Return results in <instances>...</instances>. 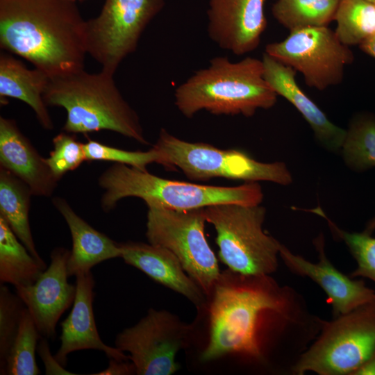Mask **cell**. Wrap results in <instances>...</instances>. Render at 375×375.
<instances>
[{
  "label": "cell",
  "mask_w": 375,
  "mask_h": 375,
  "mask_svg": "<svg viewBox=\"0 0 375 375\" xmlns=\"http://www.w3.org/2000/svg\"><path fill=\"white\" fill-rule=\"evenodd\" d=\"M146 236L149 243L169 250L205 295L218 280L217 259L207 242L203 208L174 210L147 206Z\"/></svg>",
  "instance_id": "cell-9"
},
{
  "label": "cell",
  "mask_w": 375,
  "mask_h": 375,
  "mask_svg": "<svg viewBox=\"0 0 375 375\" xmlns=\"http://www.w3.org/2000/svg\"><path fill=\"white\" fill-rule=\"evenodd\" d=\"M375 229V218L370 221L365 229L367 232L372 233Z\"/></svg>",
  "instance_id": "cell-36"
},
{
  "label": "cell",
  "mask_w": 375,
  "mask_h": 375,
  "mask_svg": "<svg viewBox=\"0 0 375 375\" xmlns=\"http://www.w3.org/2000/svg\"><path fill=\"white\" fill-rule=\"evenodd\" d=\"M203 210L216 231L219 257L228 269L247 275H270L277 269L280 242L262 229L264 207L222 203Z\"/></svg>",
  "instance_id": "cell-7"
},
{
  "label": "cell",
  "mask_w": 375,
  "mask_h": 375,
  "mask_svg": "<svg viewBox=\"0 0 375 375\" xmlns=\"http://www.w3.org/2000/svg\"><path fill=\"white\" fill-rule=\"evenodd\" d=\"M103 190L101 206L104 212L113 210L117 202L128 197L144 200L147 206L174 210L236 203L260 205L263 194L257 182H246L235 187H223L172 181L125 164L115 163L99 177Z\"/></svg>",
  "instance_id": "cell-5"
},
{
  "label": "cell",
  "mask_w": 375,
  "mask_h": 375,
  "mask_svg": "<svg viewBox=\"0 0 375 375\" xmlns=\"http://www.w3.org/2000/svg\"><path fill=\"white\" fill-rule=\"evenodd\" d=\"M359 47L365 53L375 58V35L363 41Z\"/></svg>",
  "instance_id": "cell-35"
},
{
  "label": "cell",
  "mask_w": 375,
  "mask_h": 375,
  "mask_svg": "<svg viewBox=\"0 0 375 375\" xmlns=\"http://www.w3.org/2000/svg\"><path fill=\"white\" fill-rule=\"evenodd\" d=\"M354 375H375V349L367 361L355 372Z\"/></svg>",
  "instance_id": "cell-34"
},
{
  "label": "cell",
  "mask_w": 375,
  "mask_h": 375,
  "mask_svg": "<svg viewBox=\"0 0 375 375\" xmlns=\"http://www.w3.org/2000/svg\"><path fill=\"white\" fill-rule=\"evenodd\" d=\"M49 81V76L40 69H30L11 55L1 53V100L10 97L24 101L33 110L41 126L52 130L54 125L43 99Z\"/></svg>",
  "instance_id": "cell-21"
},
{
  "label": "cell",
  "mask_w": 375,
  "mask_h": 375,
  "mask_svg": "<svg viewBox=\"0 0 375 375\" xmlns=\"http://www.w3.org/2000/svg\"><path fill=\"white\" fill-rule=\"evenodd\" d=\"M44 260L33 256L0 216V282L15 288L33 284L46 269Z\"/></svg>",
  "instance_id": "cell-23"
},
{
  "label": "cell",
  "mask_w": 375,
  "mask_h": 375,
  "mask_svg": "<svg viewBox=\"0 0 375 375\" xmlns=\"http://www.w3.org/2000/svg\"><path fill=\"white\" fill-rule=\"evenodd\" d=\"M119 247L121 258L125 263L184 296L198 310L203 307L206 296L169 250L150 243L133 241L119 243Z\"/></svg>",
  "instance_id": "cell-18"
},
{
  "label": "cell",
  "mask_w": 375,
  "mask_h": 375,
  "mask_svg": "<svg viewBox=\"0 0 375 375\" xmlns=\"http://www.w3.org/2000/svg\"><path fill=\"white\" fill-rule=\"evenodd\" d=\"M108 367L103 371L96 373L98 375H126L135 374V369L132 362L129 360H119L109 358Z\"/></svg>",
  "instance_id": "cell-33"
},
{
  "label": "cell",
  "mask_w": 375,
  "mask_h": 375,
  "mask_svg": "<svg viewBox=\"0 0 375 375\" xmlns=\"http://www.w3.org/2000/svg\"><path fill=\"white\" fill-rule=\"evenodd\" d=\"M323 217L335 237L343 241L356 260L357 267L349 275L351 278H367L375 283V238L365 231L349 233L339 228L319 206L309 210Z\"/></svg>",
  "instance_id": "cell-28"
},
{
  "label": "cell",
  "mask_w": 375,
  "mask_h": 375,
  "mask_svg": "<svg viewBox=\"0 0 375 375\" xmlns=\"http://www.w3.org/2000/svg\"><path fill=\"white\" fill-rule=\"evenodd\" d=\"M26 308L19 328L6 358L4 375H37L40 373L35 359L38 342L42 338Z\"/></svg>",
  "instance_id": "cell-27"
},
{
  "label": "cell",
  "mask_w": 375,
  "mask_h": 375,
  "mask_svg": "<svg viewBox=\"0 0 375 375\" xmlns=\"http://www.w3.org/2000/svg\"><path fill=\"white\" fill-rule=\"evenodd\" d=\"M72 1H74V0H72Z\"/></svg>",
  "instance_id": "cell-38"
},
{
  "label": "cell",
  "mask_w": 375,
  "mask_h": 375,
  "mask_svg": "<svg viewBox=\"0 0 375 375\" xmlns=\"http://www.w3.org/2000/svg\"><path fill=\"white\" fill-rule=\"evenodd\" d=\"M52 203L65 219L72 235V248L67 262L69 276L91 272L105 260L121 258L119 243L90 226L65 199L56 197Z\"/></svg>",
  "instance_id": "cell-20"
},
{
  "label": "cell",
  "mask_w": 375,
  "mask_h": 375,
  "mask_svg": "<svg viewBox=\"0 0 375 375\" xmlns=\"http://www.w3.org/2000/svg\"><path fill=\"white\" fill-rule=\"evenodd\" d=\"M104 70L77 72L49 77L43 94L47 106L65 109L63 131L69 133L111 131L149 144L139 117L124 99L113 78Z\"/></svg>",
  "instance_id": "cell-4"
},
{
  "label": "cell",
  "mask_w": 375,
  "mask_h": 375,
  "mask_svg": "<svg viewBox=\"0 0 375 375\" xmlns=\"http://www.w3.org/2000/svg\"><path fill=\"white\" fill-rule=\"evenodd\" d=\"M94 283L91 272L76 276L75 299L71 312L60 324V346L54 356L63 367L69 353L85 349L102 351L108 358L130 360L124 352L105 344L99 335L93 311Z\"/></svg>",
  "instance_id": "cell-16"
},
{
  "label": "cell",
  "mask_w": 375,
  "mask_h": 375,
  "mask_svg": "<svg viewBox=\"0 0 375 375\" xmlns=\"http://www.w3.org/2000/svg\"><path fill=\"white\" fill-rule=\"evenodd\" d=\"M32 195L26 184L0 166V216L30 253L38 260H43L37 251L29 223Z\"/></svg>",
  "instance_id": "cell-22"
},
{
  "label": "cell",
  "mask_w": 375,
  "mask_h": 375,
  "mask_svg": "<svg viewBox=\"0 0 375 375\" xmlns=\"http://www.w3.org/2000/svg\"><path fill=\"white\" fill-rule=\"evenodd\" d=\"M0 166L26 184L33 195L51 197L58 185L46 158L21 132L15 120L0 117Z\"/></svg>",
  "instance_id": "cell-17"
},
{
  "label": "cell",
  "mask_w": 375,
  "mask_h": 375,
  "mask_svg": "<svg viewBox=\"0 0 375 375\" xmlns=\"http://www.w3.org/2000/svg\"><path fill=\"white\" fill-rule=\"evenodd\" d=\"M266 0H209L208 37L219 48L241 56L255 50L267 25Z\"/></svg>",
  "instance_id": "cell-14"
},
{
  "label": "cell",
  "mask_w": 375,
  "mask_h": 375,
  "mask_svg": "<svg viewBox=\"0 0 375 375\" xmlns=\"http://www.w3.org/2000/svg\"><path fill=\"white\" fill-rule=\"evenodd\" d=\"M334 20L335 33L347 46L360 44L375 35V3L368 0H340Z\"/></svg>",
  "instance_id": "cell-25"
},
{
  "label": "cell",
  "mask_w": 375,
  "mask_h": 375,
  "mask_svg": "<svg viewBox=\"0 0 375 375\" xmlns=\"http://www.w3.org/2000/svg\"><path fill=\"white\" fill-rule=\"evenodd\" d=\"M262 61L264 78L276 94L284 97L297 108L323 146L333 151L340 149L346 130L332 123L301 90L295 78L297 72L266 53Z\"/></svg>",
  "instance_id": "cell-19"
},
{
  "label": "cell",
  "mask_w": 375,
  "mask_h": 375,
  "mask_svg": "<svg viewBox=\"0 0 375 375\" xmlns=\"http://www.w3.org/2000/svg\"><path fill=\"white\" fill-rule=\"evenodd\" d=\"M265 53L301 72L307 85L319 90L340 84L345 67L354 60L328 26L291 31L283 40L267 44Z\"/></svg>",
  "instance_id": "cell-12"
},
{
  "label": "cell",
  "mask_w": 375,
  "mask_h": 375,
  "mask_svg": "<svg viewBox=\"0 0 375 375\" xmlns=\"http://www.w3.org/2000/svg\"><path fill=\"white\" fill-rule=\"evenodd\" d=\"M375 349V298L344 315L322 319L316 338L291 369L292 374L354 375Z\"/></svg>",
  "instance_id": "cell-6"
},
{
  "label": "cell",
  "mask_w": 375,
  "mask_h": 375,
  "mask_svg": "<svg viewBox=\"0 0 375 375\" xmlns=\"http://www.w3.org/2000/svg\"><path fill=\"white\" fill-rule=\"evenodd\" d=\"M277 96L264 78L262 60L247 57L231 62L226 56H217L176 88L174 103L188 118L203 110L251 117L258 109L274 106Z\"/></svg>",
  "instance_id": "cell-3"
},
{
  "label": "cell",
  "mask_w": 375,
  "mask_h": 375,
  "mask_svg": "<svg viewBox=\"0 0 375 375\" xmlns=\"http://www.w3.org/2000/svg\"><path fill=\"white\" fill-rule=\"evenodd\" d=\"M368 1L375 3V0H368Z\"/></svg>",
  "instance_id": "cell-37"
},
{
  "label": "cell",
  "mask_w": 375,
  "mask_h": 375,
  "mask_svg": "<svg viewBox=\"0 0 375 375\" xmlns=\"http://www.w3.org/2000/svg\"><path fill=\"white\" fill-rule=\"evenodd\" d=\"M53 149L46 162L56 178L78 168L85 161L83 143L75 134L61 132L52 140Z\"/></svg>",
  "instance_id": "cell-30"
},
{
  "label": "cell",
  "mask_w": 375,
  "mask_h": 375,
  "mask_svg": "<svg viewBox=\"0 0 375 375\" xmlns=\"http://www.w3.org/2000/svg\"><path fill=\"white\" fill-rule=\"evenodd\" d=\"M26 308L23 301L5 285L0 286V374L4 375L10 349L17 334Z\"/></svg>",
  "instance_id": "cell-29"
},
{
  "label": "cell",
  "mask_w": 375,
  "mask_h": 375,
  "mask_svg": "<svg viewBox=\"0 0 375 375\" xmlns=\"http://www.w3.org/2000/svg\"><path fill=\"white\" fill-rule=\"evenodd\" d=\"M340 0H277L272 6L274 18L290 31L328 26L334 20Z\"/></svg>",
  "instance_id": "cell-24"
},
{
  "label": "cell",
  "mask_w": 375,
  "mask_h": 375,
  "mask_svg": "<svg viewBox=\"0 0 375 375\" xmlns=\"http://www.w3.org/2000/svg\"><path fill=\"white\" fill-rule=\"evenodd\" d=\"M70 251L56 247L51 253L49 267L31 285L15 288L31 313L40 335L54 339L57 323L74 303L76 284L68 282L67 262Z\"/></svg>",
  "instance_id": "cell-13"
},
{
  "label": "cell",
  "mask_w": 375,
  "mask_h": 375,
  "mask_svg": "<svg viewBox=\"0 0 375 375\" xmlns=\"http://www.w3.org/2000/svg\"><path fill=\"white\" fill-rule=\"evenodd\" d=\"M164 5L165 0H106L99 15L86 21L87 53L114 74Z\"/></svg>",
  "instance_id": "cell-10"
},
{
  "label": "cell",
  "mask_w": 375,
  "mask_h": 375,
  "mask_svg": "<svg viewBox=\"0 0 375 375\" xmlns=\"http://www.w3.org/2000/svg\"><path fill=\"white\" fill-rule=\"evenodd\" d=\"M203 362L226 356L291 371L318 335L322 319L312 314L294 288L270 275L221 272L203 307Z\"/></svg>",
  "instance_id": "cell-1"
},
{
  "label": "cell",
  "mask_w": 375,
  "mask_h": 375,
  "mask_svg": "<svg viewBox=\"0 0 375 375\" xmlns=\"http://www.w3.org/2000/svg\"><path fill=\"white\" fill-rule=\"evenodd\" d=\"M153 148L158 153V164L169 169L177 167L194 181L225 178L245 182L266 181L285 185L292 181L290 172L282 162H261L242 151L184 141L165 128L160 131Z\"/></svg>",
  "instance_id": "cell-8"
},
{
  "label": "cell",
  "mask_w": 375,
  "mask_h": 375,
  "mask_svg": "<svg viewBox=\"0 0 375 375\" xmlns=\"http://www.w3.org/2000/svg\"><path fill=\"white\" fill-rule=\"evenodd\" d=\"M344 162L352 169L365 171L375 167V117L356 115L350 122L342 146Z\"/></svg>",
  "instance_id": "cell-26"
},
{
  "label": "cell",
  "mask_w": 375,
  "mask_h": 375,
  "mask_svg": "<svg viewBox=\"0 0 375 375\" xmlns=\"http://www.w3.org/2000/svg\"><path fill=\"white\" fill-rule=\"evenodd\" d=\"M47 340L42 337L37 349L44 362L46 374H74L66 370L65 367L56 360L55 356H51Z\"/></svg>",
  "instance_id": "cell-32"
},
{
  "label": "cell",
  "mask_w": 375,
  "mask_h": 375,
  "mask_svg": "<svg viewBox=\"0 0 375 375\" xmlns=\"http://www.w3.org/2000/svg\"><path fill=\"white\" fill-rule=\"evenodd\" d=\"M194 338V325L167 310L150 308L136 324L117 335L115 345L129 353L136 374L171 375L180 368L178 352Z\"/></svg>",
  "instance_id": "cell-11"
},
{
  "label": "cell",
  "mask_w": 375,
  "mask_h": 375,
  "mask_svg": "<svg viewBox=\"0 0 375 375\" xmlns=\"http://www.w3.org/2000/svg\"><path fill=\"white\" fill-rule=\"evenodd\" d=\"M72 0H0V47L50 78L84 69L86 21Z\"/></svg>",
  "instance_id": "cell-2"
},
{
  "label": "cell",
  "mask_w": 375,
  "mask_h": 375,
  "mask_svg": "<svg viewBox=\"0 0 375 375\" xmlns=\"http://www.w3.org/2000/svg\"><path fill=\"white\" fill-rule=\"evenodd\" d=\"M313 243L318 252L317 263L292 253L281 243L279 256L292 273L308 277L319 285L332 307L333 317L349 312L375 298V291L366 286L362 279H354L344 274L331 262L324 251L322 233Z\"/></svg>",
  "instance_id": "cell-15"
},
{
  "label": "cell",
  "mask_w": 375,
  "mask_h": 375,
  "mask_svg": "<svg viewBox=\"0 0 375 375\" xmlns=\"http://www.w3.org/2000/svg\"><path fill=\"white\" fill-rule=\"evenodd\" d=\"M85 161H110L147 170V166L158 162L156 151L152 147L147 151H127L110 147L88 139L83 143Z\"/></svg>",
  "instance_id": "cell-31"
}]
</instances>
